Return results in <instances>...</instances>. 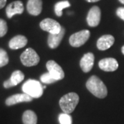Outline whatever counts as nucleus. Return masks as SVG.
<instances>
[{
  "mask_svg": "<svg viewBox=\"0 0 124 124\" xmlns=\"http://www.w3.org/2000/svg\"><path fill=\"white\" fill-rule=\"evenodd\" d=\"M86 88L93 95L99 99H103L108 94V90L106 85L95 75L90 77L87 81Z\"/></svg>",
  "mask_w": 124,
  "mask_h": 124,
  "instance_id": "1",
  "label": "nucleus"
},
{
  "mask_svg": "<svg viewBox=\"0 0 124 124\" xmlns=\"http://www.w3.org/2000/svg\"><path fill=\"white\" fill-rule=\"evenodd\" d=\"M79 101V97L77 93H68L60 99L59 106L64 113L70 114L75 110Z\"/></svg>",
  "mask_w": 124,
  "mask_h": 124,
  "instance_id": "2",
  "label": "nucleus"
},
{
  "mask_svg": "<svg viewBox=\"0 0 124 124\" xmlns=\"http://www.w3.org/2000/svg\"><path fill=\"white\" fill-rule=\"evenodd\" d=\"M22 90L32 98H39L44 93V87L39 81L35 79H28L23 84Z\"/></svg>",
  "mask_w": 124,
  "mask_h": 124,
  "instance_id": "3",
  "label": "nucleus"
},
{
  "mask_svg": "<svg viewBox=\"0 0 124 124\" xmlns=\"http://www.w3.org/2000/svg\"><path fill=\"white\" fill-rule=\"evenodd\" d=\"M20 59L23 66L31 67L37 66L39 63L40 57L34 49L28 48L21 54Z\"/></svg>",
  "mask_w": 124,
  "mask_h": 124,
  "instance_id": "4",
  "label": "nucleus"
},
{
  "mask_svg": "<svg viewBox=\"0 0 124 124\" xmlns=\"http://www.w3.org/2000/svg\"><path fill=\"white\" fill-rule=\"evenodd\" d=\"M90 32L88 30H83L72 34L69 38V43L72 47L78 48L84 44L88 40Z\"/></svg>",
  "mask_w": 124,
  "mask_h": 124,
  "instance_id": "5",
  "label": "nucleus"
},
{
  "mask_svg": "<svg viewBox=\"0 0 124 124\" xmlns=\"http://www.w3.org/2000/svg\"><path fill=\"white\" fill-rule=\"evenodd\" d=\"M39 26L43 31L48 32L49 34H58L62 31V28L59 23L50 18L43 19L40 23Z\"/></svg>",
  "mask_w": 124,
  "mask_h": 124,
  "instance_id": "6",
  "label": "nucleus"
},
{
  "mask_svg": "<svg viewBox=\"0 0 124 124\" xmlns=\"http://www.w3.org/2000/svg\"><path fill=\"white\" fill-rule=\"evenodd\" d=\"M46 68L50 75L57 81L62 80L64 78L65 74L64 72L57 63L53 61L50 60L46 63Z\"/></svg>",
  "mask_w": 124,
  "mask_h": 124,
  "instance_id": "7",
  "label": "nucleus"
},
{
  "mask_svg": "<svg viewBox=\"0 0 124 124\" xmlns=\"http://www.w3.org/2000/svg\"><path fill=\"white\" fill-rule=\"evenodd\" d=\"M101 21V10L94 6L89 10L87 16V23L90 27H96L99 24Z\"/></svg>",
  "mask_w": 124,
  "mask_h": 124,
  "instance_id": "8",
  "label": "nucleus"
},
{
  "mask_svg": "<svg viewBox=\"0 0 124 124\" xmlns=\"http://www.w3.org/2000/svg\"><path fill=\"white\" fill-rule=\"evenodd\" d=\"M23 10H24V8L22 1L18 0V1H15L7 6L6 9V13L8 18L10 19L15 15L22 14L23 13Z\"/></svg>",
  "mask_w": 124,
  "mask_h": 124,
  "instance_id": "9",
  "label": "nucleus"
},
{
  "mask_svg": "<svg viewBox=\"0 0 124 124\" xmlns=\"http://www.w3.org/2000/svg\"><path fill=\"white\" fill-rule=\"evenodd\" d=\"M99 67L106 72H114L118 68L119 63L114 58H105L99 61Z\"/></svg>",
  "mask_w": 124,
  "mask_h": 124,
  "instance_id": "10",
  "label": "nucleus"
},
{
  "mask_svg": "<svg viewBox=\"0 0 124 124\" xmlns=\"http://www.w3.org/2000/svg\"><path fill=\"white\" fill-rule=\"evenodd\" d=\"M32 99L33 98H32L26 93L17 94L7 98L6 100V104L8 106H10L22 102H31L32 101Z\"/></svg>",
  "mask_w": 124,
  "mask_h": 124,
  "instance_id": "11",
  "label": "nucleus"
},
{
  "mask_svg": "<svg viewBox=\"0 0 124 124\" xmlns=\"http://www.w3.org/2000/svg\"><path fill=\"white\" fill-rule=\"evenodd\" d=\"M23 79H24V75L22 71H14L11 75L10 78L4 82V87L5 88L14 87L19 84H20Z\"/></svg>",
  "mask_w": 124,
  "mask_h": 124,
  "instance_id": "12",
  "label": "nucleus"
},
{
  "mask_svg": "<svg viewBox=\"0 0 124 124\" xmlns=\"http://www.w3.org/2000/svg\"><path fill=\"white\" fill-rule=\"evenodd\" d=\"M94 62V56L92 53L85 54L80 60V67L84 72H88L92 70Z\"/></svg>",
  "mask_w": 124,
  "mask_h": 124,
  "instance_id": "13",
  "label": "nucleus"
},
{
  "mask_svg": "<svg viewBox=\"0 0 124 124\" xmlns=\"http://www.w3.org/2000/svg\"><path fill=\"white\" fill-rule=\"evenodd\" d=\"M115 43V37L110 35H105L101 37L97 42V47L100 50H106Z\"/></svg>",
  "mask_w": 124,
  "mask_h": 124,
  "instance_id": "14",
  "label": "nucleus"
},
{
  "mask_svg": "<svg viewBox=\"0 0 124 124\" xmlns=\"http://www.w3.org/2000/svg\"><path fill=\"white\" fill-rule=\"evenodd\" d=\"M27 10L28 13L33 15H39L42 10V1L41 0H28L27 2Z\"/></svg>",
  "mask_w": 124,
  "mask_h": 124,
  "instance_id": "15",
  "label": "nucleus"
},
{
  "mask_svg": "<svg viewBox=\"0 0 124 124\" xmlns=\"http://www.w3.org/2000/svg\"><path fill=\"white\" fill-rule=\"evenodd\" d=\"M65 35V29L64 28H62V31L58 34H49L48 38V45L52 49L57 48L59 46L63 38Z\"/></svg>",
  "mask_w": 124,
  "mask_h": 124,
  "instance_id": "16",
  "label": "nucleus"
},
{
  "mask_svg": "<svg viewBox=\"0 0 124 124\" xmlns=\"http://www.w3.org/2000/svg\"><path fill=\"white\" fill-rule=\"evenodd\" d=\"M28 43V39L25 36L17 35L13 37L9 41V47L13 50H17L23 48Z\"/></svg>",
  "mask_w": 124,
  "mask_h": 124,
  "instance_id": "17",
  "label": "nucleus"
},
{
  "mask_svg": "<svg viewBox=\"0 0 124 124\" xmlns=\"http://www.w3.org/2000/svg\"><path fill=\"white\" fill-rule=\"evenodd\" d=\"M22 121L23 124H37V116L35 112L31 110H28L23 114Z\"/></svg>",
  "mask_w": 124,
  "mask_h": 124,
  "instance_id": "18",
  "label": "nucleus"
},
{
  "mask_svg": "<svg viewBox=\"0 0 124 124\" xmlns=\"http://www.w3.org/2000/svg\"><path fill=\"white\" fill-rule=\"evenodd\" d=\"M70 6V4L68 1H59L54 5V12L58 17L62 16V11L64 8H66Z\"/></svg>",
  "mask_w": 124,
  "mask_h": 124,
  "instance_id": "19",
  "label": "nucleus"
},
{
  "mask_svg": "<svg viewBox=\"0 0 124 124\" xmlns=\"http://www.w3.org/2000/svg\"><path fill=\"white\" fill-rule=\"evenodd\" d=\"M59 121L60 124H72V119L69 114L63 112L59 115Z\"/></svg>",
  "mask_w": 124,
  "mask_h": 124,
  "instance_id": "20",
  "label": "nucleus"
},
{
  "mask_svg": "<svg viewBox=\"0 0 124 124\" xmlns=\"http://www.w3.org/2000/svg\"><path fill=\"white\" fill-rule=\"evenodd\" d=\"M8 62L9 58L6 51L4 49L0 48V68L7 65Z\"/></svg>",
  "mask_w": 124,
  "mask_h": 124,
  "instance_id": "21",
  "label": "nucleus"
},
{
  "mask_svg": "<svg viewBox=\"0 0 124 124\" xmlns=\"http://www.w3.org/2000/svg\"><path fill=\"white\" fill-rule=\"evenodd\" d=\"M40 80L42 83L46 84H53L54 82L57 81V80L54 79L49 72H46L43 74L40 77Z\"/></svg>",
  "mask_w": 124,
  "mask_h": 124,
  "instance_id": "22",
  "label": "nucleus"
},
{
  "mask_svg": "<svg viewBox=\"0 0 124 124\" xmlns=\"http://www.w3.org/2000/svg\"><path fill=\"white\" fill-rule=\"evenodd\" d=\"M8 31V26H7V23L6 22L0 19V37H2L7 33Z\"/></svg>",
  "mask_w": 124,
  "mask_h": 124,
  "instance_id": "23",
  "label": "nucleus"
},
{
  "mask_svg": "<svg viewBox=\"0 0 124 124\" xmlns=\"http://www.w3.org/2000/svg\"><path fill=\"white\" fill-rule=\"evenodd\" d=\"M116 15L117 16L124 21V7H120L116 10Z\"/></svg>",
  "mask_w": 124,
  "mask_h": 124,
  "instance_id": "24",
  "label": "nucleus"
},
{
  "mask_svg": "<svg viewBox=\"0 0 124 124\" xmlns=\"http://www.w3.org/2000/svg\"><path fill=\"white\" fill-rule=\"evenodd\" d=\"M7 0H0V9L3 8L6 4Z\"/></svg>",
  "mask_w": 124,
  "mask_h": 124,
  "instance_id": "25",
  "label": "nucleus"
},
{
  "mask_svg": "<svg viewBox=\"0 0 124 124\" xmlns=\"http://www.w3.org/2000/svg\"><path fill=\"white\" fill-rule=\"evenodd\" d=\"M85 1H87L88 2H97V1H100V0H85Z\"/></svg>",
  "mask_w": 124,
  "mask_h": 124,
  "instance_id": "26",
  "label": "nucleus"
},
{
  "mask_svg": "<svg viewBox=\"0 0 124 124\" xmlns=\"http://www.w3.org/2000/svg\"><path fill=\"white\" fill-rule=\"evenodd\" d=\"M121 52H122V53L124 55V46L122 47V48H121Z\"/></svg>",
  "mask_w": 124,
  "mask_h": 124,
  "instance_id": "27",
  "label": "nucleus"
},
{
  "mask_svg": "<svg viewBox=\"0 0 124 124\" xmlns=\"http://www.w3.org/2000/svg\"><path fill=\"white\" fill-rule=\"evenodd\" d=\"M120 2L121 3V4H124V0H119Z\"/></svg>",
  "mask_w": 124,
  "mask_h": 124,
  "instance_id": "28",
  "label": "nucleus"
}]
</instances>
